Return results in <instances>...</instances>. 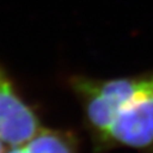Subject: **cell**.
Returning a JSON list of instances; mask_svg holds the SVG:
<instances>
[{"label": "cell", "instance_id": "1", "mask_svg": "<svg viewBox=\"0 0 153 153\" xmlns=\"http://www.w3.org/2000/svg\"><path fill=\"white\" fill-rule=\"evenodd\" d=\"M149 80L151 71L110 80L85 76H75L70 80V86L83 107L86 121L100 143H105L120 111L148 85Z\"/></svg>", "mask_w": 153, "mask_h": 153}, {"label": "cell", "instance_id": "2", "mask_svg": "<svg viewBox=\"0 0 153 153\" xmlns=\"http://www.w3.org/2000/svg\"><path fill=\"white\" fill-rule=\"evenodd\" d=\"M104 145L142 151L153 148V70L148 85L117 114Z\"/></svg>", "mask_w": 153, "mask_h": 153}, {"label": "cell", "instance_id": "3", "mask_svg": "<svg viewBox=\"0 0 153 153\" xmlns=\"http://www.w3.org/2000/svg\"><path fill=\"white\" fill-rule=\"evenodd\" d=\"M40 129L39 117L0 64V139L11 146H22Z\"/></svg>", "mask_w": 153, "mask_h": 153}, {"label": "cell", "instance_id": "4", "mask_svg": "<svg viewBox=\"0 0 153 153\" xmlns=\"http://www.w3.org/2000/svg\"><path fill=\"white\" fill-rule=\"evenodd\" d=\"M24 147L27 153H77L76 137L57 129H40Z\"/></svg>", "mask_w": 153, "mask_h": 153}, {"label": "cell", "instance_id": "5", "mask_svg": "<svg viewBox=\"0 0 153 153\" xmlns=\"http://www.w3.org/2000/svg\"><path fill=\"white\" fill-rule=\"evenodd\" d=\"M6 153H27V149H25L24 145H22V146H13Z\"/></svg>", "mask_w": 153, "mask_h": 153}, {"label": "cell", "instance_id": "6", "mask_svg": "<svg viewBox=\"0 0 153 153\" xmlns=\"http://www.w3.org/2000/svg\"><path fill=\"white\" fill-rule=\"evenodd\" d=\"M4 152V147H3V140L0 139V153Z\"/></svg>", "mask_w": 153, "mask_h": 153}]
</instances>
